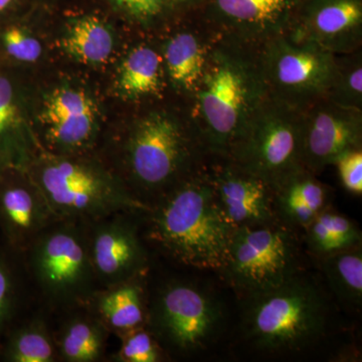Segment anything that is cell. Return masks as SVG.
I'll use <instances>...</instances> for the list:
<instances>
[{
	"instance_id": "ba28073f",
	"label": "cell",
	"mask_w": 362,
	"mask_h": 362,
	"mask_svg": "<svg viewBox=\"0 0 362 362\" xmlns=\"http://www.w3.org/2000/svg\"><path fill=\"white\" fill-rule=\"evenodd\" d=\"M258 54L267 94L276 101L304 111L327 95L335 54L286 33L261 45Z\"/></svg>"
},
{
	"instance_id": "4dcf8cb0",
	"label": "cell",
	"mask_w": 362,
	"mask_h": 362,
	"mask_svg": "<svg viewBox=\"0 0 362 362\" xmlns=\"http://www.w3.org/2000/svg\"><path fill=\"white\" fill-rule=\"evenodd\" d=\"M119 11L143 25H151L173 16L168 0H108Z\"/></svg>"
},
{
	"instance_id": "8992f818",
	"label": "cell",
	"mask_w": 362,
	"mask_h": 362,
	"mask_svg": "<svg viewBox=\"0 0 362 362\" xmlns=\"http://www.w3.org/2000/svg\"><path fill=\"white\" fill-rule=\"evenodd\" d=\"M37 187L52 214L59 218L93 220L150 209L102 171L74 159L56 157L40 163Z\"/></svg>"
},
{
	"instance_id": "d6986e66",
	"label": "cell",
	"mask_w": 362,
	"mask_h": 362,
	"mask_svg": "<svg viewBox=\"0 0 362 362\" xmlns=\"http://www.w3.org/2000/svg\"><path fill=\"white\" fill-rule=\"evenodd\" d=\"M273 188L278 221L296 232H303L321 211L330 206V187L305 166L281 178Z\"/></svg>"
},
{
	"instance_id": "7c38bea8",
	"label": "cell",
	"mask_w": 362,
	"mask_h": 362,
	"mask_svg": "<svg viewBox=\"0 0 362 362\" xmlns=\"http://www.w3.org/2000/svg\"><path fill=\"white\" fill-rule=\"evenodd\" d=\"M332 54L362 47V0H304L286 32Z\"/></svg>"
},
{
	"instance_id": "6da1fadb",
	"label": "cell",
	"mask_w": 362,
	"mask_h": 362,
	"mask_svg": "<svg viewBox=\"0 0 362 362\" xmlns=\"http://www.w3.org/2000/svg\"><path fill=\"white\" fill-rule=\"evenodd\" d=\"M259 47L218 37L189 110L211 157H226L267 94Z\"/></svg>"
},
{
	"instance_id": "603a6c76",
	"label": "cell",
	"mask_w": 362,
	"mask_h": 362,
	"mask_svg": "<svg viewBox=\"0 0 362 362\" xmlns=\"http://www.w3.org/2000/svg\"><path fill=\"white\" fill-rule=\"evenodd\" d=\"M61 47L76 61L98 65L110 58L114 37L103 21L94 16H83L74 21L62 39Z\"/></svg>"
},
{
	"instance_id": "9a60e30c",
	"label": "cell",
	"mask_w": 362,
	"mask_h": 362,
	"mask_svg": "<svg viewBox=\"0 0 362 362\" xmlns=\"http://www.w3.org/2000/svg\"><path fill=\"white\" fill-rule=\"evenodd\" d=\"M164 40L160 47L168 84L192 101L204 77L209 54L218 37L197 13Z\"/></svg>"
},
{
	"instance_id": "ffe728a7",
	"label": "cell",
	"mask_w": 362,
	"mask_h": 362,
	"mask_svg": "<svg viewBox=\"0 0 362 362\" xmlns=\"http://www.w3.org/2000/svg\"><path fill=\"white\" fill-rule=\"evenodd\" d=\"M168 84L160 49L147 44L128 52L119 71V89L124 96L139 100L160 97Z\"/></svg>"
},
{
	"instance_id": "5bb4252c",
	"label": "cell",
	"mask_w": 362,
	"mask_h": 362,
	"mask_svg": "<svg viewBox=\"0 0 362 362\" xmlns=\"http://www.w3.org/2000/svg\"><path fill=\"white\" fill-rule=\"evenodd\" d=\"M35 274L45 289L58 296L83 290L93 270L90 254L69 230H56L37 242L33 252Z\"/></svg>"
},
{
	"instance_id": "44dd1931",
	"label": "cell",
	"mask_w": 362,
	"mask_h": 362,
	"mask_svg": "<svg viewBox=\"0 0 362 362\" xmlns=\"http://www.w3.org/2000/svg\"><path fill=\"white\" fill-rule=\"evenodd\" d=\"M303 233L305 244L317 259L361 245L358 226L330 206L321 211Z\"/></svg>"
},
{
	"instance_id": "f1b7e54d",
	"label": "cell",
	"mask_w": 362,
	"mask_h": 362,
	"mask_svg": "<svg viewBox=\"0 0 362 362\" xmlns=\"http://www.w3.org/2000/svg\"><path fill=\"white\" fill-rule=\"evenodd\" d=\"M118 352V361L123 362H157L161 361L158 344L148 331L142 327L126 331Z\"/></svg>"
},
{
	"instance_id": "484cf974",
	"label": "cell",
	"mask_w": 362,
	"mask_h": 362,
	"mask_svg": "<svg viewBox=\"0 0 362 362\" xmlns=\"http://www.w3.org/2000/svg\"><path fill=\"white\" fill-rule=\"evenodd\" d=\"M347 108L362 110V49L335 54V66L326 97Z\"/></svg>"
},
{
	"instance_id": "4316f807",
	"label": "cell",
	"mask_w": 362,
	"mask_h": 362,
	"mask_svg": "<svg viewBox=\"0 0 362 362\" xmlns=\"http://www.w3.org/2000/svg\"><path fill=\"white\" fill-rule=\"evenodd\" d=\"M62 356L71 362L97 361L104 349V333L99 324L77 319L64 329L61 342Z\"/></svg>"
},
{
	"instance_id": "3957f363",
	"label": "cell",
	"mask_w": 362,
	"mask_h": 362,
	"mask_svg": "<svg viewBox=\"0 0 362 362\" xmlns=\"http://www.w3.org/2000/svg\"><path fill=\"white\" fill-rule=\"evenodd\" d=\"M124 157L138 199L144 204L145 197L156 202L206 168L211 158L190 110L182 117L165 108L147 112L135 121L126 138Z\"/></svg>"
},
{
	"instance_id": "277c9868",
	"label": "cell",
	"mask_w": 362,
	"mask_h": 362,
	"mask_svg": "<svg viewBox=\"0 0 362 362\" xmlns=\"http://www.w3.org/2000/svg\"><path fill=\"white\" fill-rule=\"evenodd\" d=\"M246 332L269 352L298 351L322 337L327 307L322 293L303 274L275 289L247 297Z\"/></svg>"
},
{
	"instance_id": "9c48e42d",
	"label": "cell",
	"mask_w": 362,
	"mask_h": 362,
	"mask_svg": "<svg viewBox=\"0 0 362 362\" xmlns=\"http://www.w3.org/2000/svg\"><path fill=\"white\" fill-rule=\"evenodd\" d=\"M152 317L157 333L170 346L192 352L211 342L221 326L223 312L202 288L177 283L160 293Z\"/></svg>"
},
{
	"instance_id": "7402d4cb",
	"label": "cell",
	"mask_w": 362,
	"mask_h": 362,
	"mask_svg": "<svg viewBox=\"0 0 362 362\" xmlns=\"http://www.w3.org/2000/svg\"><path fill=\"white\" fill-rule=\"evenodd\" d=\"M331 291L340 303L354 310L362 305V250H343L318 259Z\"/></svg>"
},
{
	"instance_id": "8fae6325",
	"label": "cell",
	"mask_w": 362,
	"mask_h": 362,
	"mask_svg": "<svg viewBox=\"0 0 362 362\" xmlns=\"http://www.w3.org/2000/svg\"><path fill=\"white\" fill-rule=\"evenodd\" d=\"M303 113V165L320 175L342 154L362 148V110L340 106L327 98Z\"/></svg>"
},
{
	"instance_id": "30bf717a",
	"label": "cell",
	"mask_w": 362,
	"mask_h": 362,
	"mask_svg": "<svg viewBox=\"0 0 362 362\" xmlns=\"http://www.w3.org/2000/svg\"><path fill=\"white\" fill-rule=\"evenodd\" d=\"M304 0H206L202 21L216 37L259 47L287 32Z\"/></svg>"
},
{
	"instance_id": "cb8c5ba5",
	"label": "cell",
	"mask_w": 362,
	"mask_h": 362,
	"mask_svg": "<svg viewBox=\"0 0 362 362\" xmlns=\"http://www.w3.org/2000/svg\"><path fill=\"white\" fill-rule=\"evenodd\" d=\"M100 313L114 329L129 331L141 327L145 320L144 292L134 279L118 283L100 300Z\"/></svg>"
},
{
	"instance_id": "2e32d148",
	"label": "cell",
	"mask_w": 362,
	"mask_h": 362,
	"mask_svg": "<svg viewBox=\"0 0 362 362\" xmlns=\"http://www.w3.org/2000/svg\"><path fill=\"white\" fill-rule=\"evenodd\" d=\"M44 122L49 141L62 150L82 149L94 136L97 109L82 90L57 89L45 104Z\"/></svg>"
},
{
	"instance_id": "5b68a950",
	"label": "cell",
	"mask_w": 362,
	"mask_h": 362,
	"mask_svg": "<svg viewBox=\"0 0 362 362\" xmlns=\"http://www.w3.org/2000/svg\"><path fill=\"white\" fill-rule=\"evenodd\" d=\"M220 273L247 297L284 284L302 273L296 230L280 221L235 228Z\"/></svg>"
},
{
	"instance_id": "4fadbf2b",
	"label": "cell",
	"mask_w": 362,
	"mask_h": 362,
	"mask_svg": "<svg viewBox=\"0 0 362 362\" xmlns=\"http://www.w3.org/2000/svg\"><path fill=\"white\" fill-rule=\"evenodd\" d=\"M207 171L221 213L233 228L278 221L270 182L226 157H211Z\"/></svg>"
},
{
	"instance_id": "7a4b0ae2",
	"label": "cell",
	"mask_w": 362,
	"mask_h": 362,
	"mask_svg": "<svg viewBox=\"0 0 362 362\" xmlns=\"http://www.w3.org/2000/svg\"><path fill=\"white\" fill-rule=\"evenodd\" d=\"M207 165L151 204L149 237L182 265L220 272L235 228L218 206Z\"/></svg>"
},
{
	"instance_id": "1f68e13d",
	"label": "cell",
	"mask_w": 362,
	"mask_h": 362,
	"mask_svg": "<svg viewBox=\"0 0 362 362\" xmlns=\"http://www.w3.org/2000/svg\"><path fill=\"white\" fill-rule=\"evenodd\" d=\"M18 126V111L13 86L0 76V151L16 133Z\"/></svg>"
},
{
	"instance_id": "836d02e7",
	"label": "cell",
	"mask_w": 362,
	"mask_h": 362,
	"mask_svg": "<svg viewBox=\"0 0 362 362\" xmlns=\"http://www.w3.org/2000/svg\"><path fill=\"white\" fill-rule=\"evenodd\" d=\"M206 0H168L171 14L185 16L199 13Z\"/></svg>"
},
{
	"instance_id": "83f0119b",
	"label": "cell",
	"mask_w": 362,
	"mask_h": 362,
	"mask_svg": "<svg viewBox=\"0 0 362 362\" xmlns=\"http://www.w3.org/2000/svg\"><path fill=\"white\" fill-rule=\"evenodd\" d=\"M6 254L0 249V342L13 324L18 302L16 272Z\"/></svg>"
},
{
	"instance_id": "e0dca14e",
	"label": "cell",
	"mask_w": 362,
	"mask_h": 362,
	"mask_svg": "<svg viewBox=\"0 0 362 362\" xmlns=\"http://www.w3.org/2000/svg\"><path fill=\"white\" fill-rule=\"evenodd\" d=\"M52 216L37 187L18 181L0 183V233L9 250L30 246Z\"/></svg>"
},
{
	"instance_id": "d6a6232c",
	"label": "cell",
	"mask_w": 362,
	"mask_h": 362,
	"mask_svg": "<svg viewBox=\"0 0 362 362\" xmlns=\"http://www.w3.org/2000/svg\"><path fill=\"white\" fill-rule=\"evenodd\" d=\"M342 187L349 194H362V148L350 150L335 161Z\"/></svg>"
},
{
	"instance_id": "52a82bcc",
	"label": "cell",
	"mask_w": 362,
	"mask_h": 362,
	"mask_svg": "<svg viewBox=\"0 0 362 362\" xmlns=\"http://www.w3.org/2000/svg\"><path fill=\"white\" fill-rule=\"evenodd\" d=\"M303 113L267 96L226 158L272 185L303 165Z\"/></svg>"
},
{
	"instance_id": "ac0fdd59",
	"label": "cell",
	"mask_w": 362,
	"mask_h": 362,
	"mask_svg": "<svg viewBox=\"0 0 362 362\" xmlns=\"http://www.w3.org/2000/svg\"><path fill=\"white\" fill-rule=\"evenodd\" d=\"M90 258L93 270L100 277L117 284L139 276L146 263L135 230L122 221L104 223L97 228Z\"/></svg>"
},
{
	"instance_id": "f546056e",
	"label": "cell",
	"mask_w": 362,
	"mask_h": 362,
	"mask_svg": "<svg viewBox=\"0 0 362 362\" xmlns=\"http://www.w3.org/2000/svg\"><path fill=\"white\" fill-rule=\"evenodd\" d=\"M7 54L23 63H35L42 54V44L28 28L20 25L6 28L1 35Z\"/></svg>"
},
{
	"instance_id": "e575fe53",
	"label": "cell",
	"mask_w": 362,
	"mask_h": 362,
	"mask_svg": "<svg viewBox=\"0 0 362 362\" xmlns=\"http://www.w3.org/2000/svg\"><path fill=\"white\" fill-rule=\"evenodd\" d=\"M16 0H0V13H4L7 8L13 6Z\"/></svg>"
},
{
	"instance_id": "d4e9b609",
	"label": "cell",
	"mask_w": 362,
	"mask_h": 362,
	"mask_svg": "<svg viewBox=\"0 0 362 362\" xmlns=\"http://www.w3.org/2000/svg\"><path fill=\"white\" fill-rule=\"evenodd\" d=\"M54 352L51 338L42 324L9 328L0 342L2 361L51 362Z\"/></svg>"
}]
</instances>
